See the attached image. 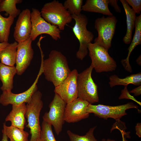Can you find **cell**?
I'll return each instance as SVG.
<instances>
[{
	"mask_svg": "<svg viewBox=\"0 0 141 141\" xmlns=\"http://www.w3.org/2000/svg\"><path fill=\"white\" fill-rule=\"evenodd\" d=\"M127 86H125L124 89L121 90V93L119 99H126L132 100L141 105V102L138 101L133 96L130 95L127 89Z\"/></svg>",
	"mask_w": 141,
	"mask_h": 141,
	"instance_id": "29",
	"label": "cell"
},
{
	"mask_svg": "<svg viewBox=\"0 0 141 141\" xmlns=\"http://www.w3.org/2000/svg\"><path fill=\"white\" fill-rule=\"evenodd\" d=\"M40 12L42 17L47 22L63 30L65 26L70 23L71 15L58 1L54 0L45 3Z\"/></svg>",
	"mask_w": 141,
	"mask_h": 141,
	"instance_id": "3",
	"label": "cell"
},
{
	"mask_svg": "<svg viewBox=\"0 0 141 141\" xmlns=\"http://www.w3.org/2000/svg\"><path fill=\"white\" fill-rule=\"evenodd\" d=\"M117 22L116 17L113 15L96 19L94 27L98 36L94 40V43L108 50L111 46Z\"/></svg>",
	"mask_w": 141,
	"mask_h": 141,
	"instance_id": "7",
	"label": "cell"
},
{
	"mask_svg": "<svg viewBox=\"0 0 141 141\" xmlns=\"http://www.w3.org/2000/svg\"><path fill=\"white\" fill-rule=\"evenodd\" d=\"M134 108L139 110L138 106L132 102L115 106L89 104L87 111L89 114L93 113L95 116L100 118L107 119L111 118L117 121L120 120L122 117L127 114V110Z\"/></svg>",
	"mask_w": 141,
	"mask_h": 141,
	"instance_id": "9",
	"label": "cell"
},
{
	"mask_svg": "<svg viewBox=\"0 0 141 141\" xmlns=\"http://www.w3.org/2000/svg\"><path fill=\"white\" fill-rule=\"evenodd\" d=\"M14 18L10 15L4 17L0 14V43L8 42L11 27Z\"/></svg>",
	"mask_w": 141,
	"mask_h": 141,
	"instance_id": "25",
	"label": "cell"
},
{
	"mask_svg": "<svg viewBox=\"0 0 141 141\" xmlns=\"http://www.w3.org/2000/svg\"><path fill=\"white\" fill-rule=\"evenodd\" d=\"M71 16L75 22L72 30L79 43L76 56L77 58L82 60L88 54V44L93 41L94 36L87 29L88 20L86 15L81 13L78 15H72Z\"/></svg>",
	"mask_w": 141,
	"mask_h": 141,
	"instance_id": "4",
	"label": "cell"
},
{
	"mask_svg": "<svg viewBox=\"0 0 141 141\" xmlns=\"http://www.w3.org/2000/svg\"><path fill=\"white\" fill-rule=\"evenodd\" d=\"M124 8L126 17L127 31L123 38V41L126 44H129L132 40L133 30L135 27L137 16L135 11L131 8L126 0H120Z\"/></svg>",
	"mask_w": 141,
	"mask_h": 141,
	"instance_id": "18",
	"label": "cell"
},
{
	"mask_svg": "<svg viewBox=\"0 0 141 141\" xmlns=\"http://www.w3.org/2000/svg\"><path fill=\"white\" fill-rule=\"evenodd\" d=\"M126 1L129 5L132 7V9L136 14H140L141 11V0H126Z\"/></svg>",
	"mask_w": 141,
	"mask_h": 141,
	"instance_id": "30",
	"label": "cell"
},
{
	"mask_svg": "<svg viewBox=\"0 0 141 141\" xmlns=\"http://www.w3.org/2000/svg\"><path fill=\"white\" fill-rule=\"evenodd\" d=\"M93 69L91 65L78 73L77 78L78 97L91 104L98 102L99 100L98 86L91 76Z\"/></svg>",
	"mask_w": 141,
	"mask_h": 141,
	"instance_id": "6",
	"label": "cell"
},
{
	"mask_svg": "<svg viewBox=\"0 0 141 141\" xmlns=\"http://www.w3.org/2000/svg\"><path fill=\"white\" fill-rule=\"evenodd\" d=\"M32 40L30 37L24 41L18 43L16 53L15 67L16 74L21 75L30 65L33 58L34 51Z\"/></svg>",
	"mask_w": 141,
	"mask_h": 141,
	"instance_id": "13",
	"label": "cell"
},
{
	"mask_svg": "<svg viewBox=\"0 0 141 141\" xmlns=\"http://www.w3.org/2000/svg\"><path fill=\"white\" fill-rule=\"evenodd\" d=\"M2 132L9 138L10 141H28V132L12 125L7 126L5 123H3Z\"/></svg>",
	"mask_w": 141,
	"mask_h": 141,
	"instance_id": "23",
	"label": "cell"
},
{
	"mask_svg": "<svg viewBox=\"0 0 141 141\" xmlns=\"http://www.w3.org/2000/svg\"><path fill=\"white\" fill-rule=\"evenodd\" d=\"M102 141H116L115 140L111 139H108L107 140L105 139H102Z\"/></svg>",
	"mask_w": 141,
	"mask_h": 141,
	"instance_id": "37",
	"label": "cell"
},
{
	"mask_svg": "<svg viewBox=\"0 0 141 141\" xmlns=\"http://www.w3.org/2000/svg\"><path fill=\"white\" fill-rule=\"evenodd\" d=\"M1 1V0H0V2Z\"/></svg>",
	"mask_w": 141,
	"mask_h": 141,
	"instance_id": "40",
	"label": "cell"
},
{
	"mask_svg": "<svg viewBox=\"0 0 141 141\" xmlns=\"http://www.w3.org/2000/svg\"><path fill=\"white\" fill-rule=\"evenodd\" d=\"M43 73L42 67L40 66L37 77L31 86L27 90L20 93L15 94L11 91H4L0 96V104L6 106L9 104L18 105L27 103L33 94L38 90L37 84L40 76Z\"/></svg>",
	"mask_w": 141,
	"mask_h": 141,
	"instance_id": "11",
	"label": "cell"
},
{
	"mask_svg": "<svg viewBox=\"0 0 141 141\" xmlns=\"http://www.w3.org/2000/svg\"><path fill=\"white\" fill-rule=\"evenodd\" d=\"M122 137H123V141H124V137L123 136H122Z\"/></svg>",
	"mask_w": 141,
	"mask_h": 141,
	"instance_id": "39",
	"label": "cell"
},
{
	"mask_svg": "<svg viewBox=\"0 0 141 141\" xmlns=\"http://www.w3.org/2000/svg\"><path fill=\"white\" fill-rule=\"evenodd\" d=\"M66 104L58 95L55 93L49 105V111L46 112L43 117V120L53 126L57 135L62 131L65 121L64 113Z\"/></svg>",
	"mask_w": 141,
	"mask_h": 141,
	"instance_id": "10",
	"label": "cell"
},
{
	"mask_svg": "<svg viewBox=\"0 0 141 141\" xmlns=\"http://www.w3.org/2000/svg\"><path fill=\"white\" fill-rule=\"evenodd\" d=\"M109 0H87L83 5L82 10L111 16L113 15L109 8Z\"/></svg>",
	"mask_w": 141,
	"mask_h": 141,
	"instance_id": "20",
	"label": "cell"
},
{
	"mask_svg": "<svg viewBox=\"0 0 141 141\" xmlns=\"http://www.w3.org/2000/svg\"><path fill=\"white\" fill-rule=\"evenodd\" d=\"M136 62L137 64L139 66H141V55L139 56L137 58Z\"/></svg>",
	"mask_w": 141,
	"mask_h": 141,
	"instance_id": "36",
	"label": "cell"
},
{
	"mask_svg": "<svg viewBox=\"0 0 141 141\" xmlns=\"http://www.w3.org/2000/svg\"><path fill=\"white\" fill-rule=\"evenodd\" d=\"M136 134L139 137H141V123H138L135 126Z\"/></svg>",
	"mask_w": 141,
	"mask_h": 141,
	"instance_id": "33",
	"label": "cell"
},
{
	"mask_svg": "<svg viewBox=\"0 0 141 141\" xmlns=\"http://www.w3.org/2000/svg\"><path fill=\"white\" fill-rule=\"evenodd\" d=\"M39 41L37 44L41 52V64L43 73L45 79L52 82L56 87L65 79L71 71L67 58L61 52L52 50L50 52L49 57L44 60V55L40 46L41 41Z\"/></svg>",
	"mask_w": 141,
	"mask_h": 141,
	"instance_id": "1",
	"label": "cell"
},
{
	"mask_svg": "<svg viewBox=\"0 0 141 141\" xmlns=\"http://www.w3.org/2000/svg\"><path fill=\"white\" fill-rule=\"evenodd\" d=\"M83 2L82 0H66L63 4L71 15H78L82 10Z\"/></svg>",
	"mask_w": 141,
	"mask_h": 141,
	"instance_id": "26",
	"label": "cell"
},
{
	"mask_svg": "<svg viewBox=\"0 0 141 141\" xmlns=\"http://www.w3.org/2000/svg\"><path fill=\"white\" fill-rule=\"evenodd\" d=\"M78 74L77 70L74 69L65 79L55 87V93L58 95L66 104L78 98L77 78Z\"/></svg>",
	"mask_w": 141,
	"mask_h": 141,
	"instance_id": "12",
	"label": "cell"
},
{
	"mask_svg": "<svg viewBox=\"0 0 141 141\" xmlns=\"http://www.w3.org/2000/svg\"><path fill=\"white\" fill-rule=\"evenodd\" d=\"M37 141H43L40 138V139H39Z\"/></svg>",
	"mask_w": 141,
	"mask_h": 141,
	"instance_id": "38",
	"label": "cell"
},
{
	"mask_svg": "<svg viewBox=\"0 0 141 141\" xmlns=\"http://www.w3.org/2000/svg\"><path fill=\"white\" fill-rule=\"evenodd\" d=\"M16 73L15 67L7 66L0 62V80L2 84L1 89L2 91H11L13 78Z\"/></svg>",
	"mask_w": 141,
	"mask_h": 141,
	"instance_id": "19",
	"label": "cell"
},
{
	"mask_svg": "<svg viewBox=\"0 0 141 141\" xmlns=\"http://www.w3.org/2000/svg\"><path fill=\"white\" fill-rule=\"evenodd\" d=\"M42 97V93L37 90L33 94L26 104L25 117L28 122L26 127L30 129L31 134L29 141H37L40 139L39 116L43 105Z\"/></svg>",
	"mask_w": 141,
	"mask_h": 141,
	"instance_id": "2",
	"label": "cell"
},
{
	"mask_svg": "<svg viewBox=\"0 0 141 141\" xmlns=\"http://www.w3.org/2000/svg\"><path fill=\"white\" fill-rule=\"evenodd\" d=\"M40 136L43 141H57L53 133L52 125L44 120L42 123Z\"/></svg>",
	"mask_w": 141,
	"mask_h": 141,
	"instance_id": "28",
	"label": "cell"
},
{
	"mask_svg": "<svg viewBox=\"0 0 141 141\" xmlns=\"http://www.w3.org/2000/svg\"><path fill=\"white\" fill-rule=\"evenodd\" d=\"M96 126L91 128L84 136H80L72 132L69 130L67 133L70 141H98L94 135V131Z\"/></svg>",
	"mask_w": 141,
	"mask_h": 141,
	"instance_id": "27",
	"label": "cell"
},
{
	"mask_svg": "<svg viewBox=\"0 0 141 141\" xmlns=\"http://www.w3.org/2000/svg\"><path fill=\"white\" fill-rule=\"evenodd\" d=\"M25 103H24L18 105H12V110L6 117L5 121H10L11 123V125L24 130L26 122Z\"/></svg>",
	"mask_w": 141,
	"mask_h": 141,
	"instance_id": "16",
	"label": "cell"
},
{
	"mask_svg": "<svg viewBox=\"0 0 141 141\" xmlns=\"http://www.w3.org/2000/svg\"><path fill=\"white\" fill-rule=\"evenodd\" d=\"M1 141H9L8 138L5 134H3L2 139Z\"/></svg>",
	"mask_w": 141,
	"mask_h": 141,
	"instance_id": "35",
	"label": "cell"
},
{
	"mask_svg": "<svg viewBox=\"0 0 141 141\" xmlns=\"http://www.w3.org/2000/svg\"><path fill=\"white\" fill-rule=\"evenodd\" d=\"M109 84L112 88L116 85L128 86L132 84L136 86L141 85V73L133 74L124 78H120L116 74L113 75L109 78Z\"/></svg>",
	"mask_w": 141,
	"mask_h": 141,
	"instance_id": "21",
	"label": "cell"
},
{
	"mask_svg": "<svg viewBox=\"0 0 141 141\" xmlns=\"http://www.w3.org/2000/svg\"><path fill=\"white\" fill-rule=\"evenodd\" d=\"M130 93H133L135 96H138L141 94V85L129 91Z\"/></svg>",
	"mask_w": 141,
	"mask_h": 141,
	"instance_id": "32",
	"label": "cell"
},
{
	"mask_svg": "<svg viewBox=\"0 0 141 141\" xmlns=\"http://www.w3.org/2000/svg\"><path fill=\"white\" fill-rule=\"evenodd\" d=\"M9 44L8 42L0 43V52L4 49Z\"/></svg>",
	"mask_w": 141,
	"mask_h": 141,
	"instance_id": "34",
	"label": "cell"
},
{
	"mask_svg": "<svg viewBox=\"0 0 141 141\" xmlns=\"http://www.w3.org/2000/svg\"><path fill=\"white\" fill-rule=\"evenodd\" d=\"M88 49L91 60V65L97 73L114 71L117 65L107 49L95 43H90Z\"/></svg>",
	"mask_w": 141,
	"mask_h": 141,
	"instance_id": "5",
	"label": "cell"
},
{
	"mask_svg": "<svg viewBox=\"0 0 141 141\" xmlns=\"http://www.w3.org/2000/svg\"><path fill=\"white\" fill-rule=\"evenodd\" d=\"M31 12L32 28L30 38L32 41L42 34L50 35L54 40H57L61 38V31L58 27L46 21L42 16L37 9L32 8Z\"/></svg>",
	"mask_w": 141,
	"mask_h": 141,
	"instance_id": "8",
	"label": "cell"
},
{
	"mask_svg": "<svg viewBox=\"0 0 141 141\" xmlns=\"http://www.w3.org/2000/svg\"><path fill=\"white\" fill-rule=\"evenodd\" d=\"M109 4L112 6L116 12L120 13L121 12V10L118 4V0H109Z\"/></svg>",
	"mask_w": 141,
	"mask_h": 141,
	"instance_id": "31",
	"label": "cell"
},
{
	"mask_svg": "<svg viewBox=\"0 0 141 141\" xmlns=\"http://www.w3.org/2000/svg\"><path fill=\"white\" fill-rule=\"evenodd\" d=\"M31 11L29 9H24L19 15L14 28V38L15 41L20 43L30 37L32 28Z\"/></svg>",
	"mask_w": 141,
	"mask_h": 141,
	"instance_id": "15",
	"label": "cell"
},
{
	"mask_svg": "<svg viewBox=\"0 0 141 141\" xmlns=\"http://www.w3.org/2000/svg\"><path fill=\"white\" fill-rule=\"evenodd\" d=\"M18 44L16 41L9 43L0 52L1 63L7 66H14Z\"/></svg>",
	"mask_w": 141,
	"mask_h": 141,
	"instance_id": "22",
	"label": "cell"
},
{
	"mask_svg": "<svg viewBox=\"0 0 141 141\" xmlns=\"http://www.w3.org/2000/svg\"><path fill=\"white\" fill-rule=\"evenodd\" d=\"M22 0H1L0 2V12L5 11V15H9L14 18L20 13V9H17L16 4L21 3Z\"/></svg>",
	"mask_w": 141,
	"mask_h": 141,
	"instance_id": "24",
	"label": "cell"
},
{
	"mask_svg": "<svg viewBox=\"0 0 141 141\" xmlns=\"http://www.w3.org/2000/svg\"><path fill=\"white\" fill-rule=\"evenodd\" d=\"M89 104L78 97L67 104L64 113L65 121L73 123L87 118L89 114L87 109Z\"/></svg>",
	"mask_w": 141,
	"mask_h": 141,
	"instance_id": "14",
	"label": "cell"
},
{
	"mask_svg": "<svg viewBox=\"0 0 141 141\" xmlns=\"http://www.w3.org/2000/svg\"><path fill=\"white\" fill-rule=\"evenodd\" d=\"M135 31L133 38L128 49L126 58L122 59L121 62L125 70L131 73L132 69L129 62V57L132 51L137 45L141 44V14L137 16L135 23Z\"/></svg>",
	"mask_w": 141,
	"mask_h": 141,
	"instance_id": "17",
	"label": "cell"
}]
</instances>
